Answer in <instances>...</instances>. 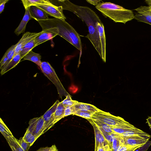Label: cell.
<instances>
[{"mask_svg":"<svg viewBox=\"0 0 151 151\" xmlns=\"http://www.w3.org/2000/svg\"><path fill=\"white\" fill-rule=\"evenodd\" d=\"M151 145V141H148L144 145L137 148L134 151H146Z\"/></svg>","mask_w":151,"mask_h":151,"instance_id":"obj_33","label":"cell"},{"mask_svg":"<svg viewBox=\"0 0 151 151\" xmlns=\"http://www.w3.org/2000/svg\"><path fill=\"white\" fill-rule=\"evenodd\" d=\"M123 137L137 136L149 139L151 135L138 129H137L125 132L120 135Z\"/></svg>","mask_w":151,"mask_h":151,"instance_id":"obj_17","label":"cell"},{"mask_svg":"<svg viewBox=\"0 0 151 151\" xmlns=\"http://www.w3.org/2000/svg\"><path fill=\"white\" fill-rule=\"evenodd\" d=\"M22 59L20 53L15 55L12 59L4 67L1 69L0 74L1 75L15 67Z\"/></svg>","mask_w":151,"mask_h":151,"instance_id":"obj_16","label":"cell"},{"mask_svg":"<svg viewBox=\"0 0 151 151\" xmlns=\"http://www.w3.org/2000/svg\"><path fill=\"white\" fill-rule=\"evenodd\" d=\"M93 114L90 111H78L75 112L73 114L88 119H91L92 116Z\"/></svg>","mask_w":151,"mask_h":151,"instance_id":"obj_29","label":"cell"},{"mask_svg":"<svg viewBox=\"0 0 151 151\" xmlns=\"http://www.w3.org/2000/svg\"><path fill=\"white\" fill-rule=\"evenodd\" d=\"M86 1L89 3L96 6L97 4L101 1V0H86Z\"/></svg>","mask_w":151,"mask_h":151,"instance_id":"obj_36","label":"cell"},{"mask_svg":"<svg viewBox=\"0 0 151 151\" xmlns=\"http://www.w3.org/2000/svg\"><path fill=\"white\" fill-rule=\"evenodd\" d=\"M0 132L5 137L6 136L13 137L12 133L0 118Z\"/></svg>","mask_w":151,"mask_h":151,"instance_id":"obj_25","label":"cell"},{"mask_svg":"<svg viewBox=\"0 0 151 151\" xmlns=\"http://www.w3.org/2000/svg\"><path fill=\"white\" fill-rule=\"evenodd\" d=\"M145 1L148 5V6L151 9V0H146Z\"/></svg>","mask_w":151,"mask_h":151,"instance_id":"obj_40","label":"cell"},{"mask_svg":"<svg viewBox=\"0 0 151 151\" xmlns=\"http://www.w3.org/2000/svg\"><path fill=\"white\" fill-rule=\"evenodd\" d=\"M18 43L12 46L5 53L8 59V63L12 59L14 56L15 50ZM2 69V68H1Z\"/></svg>","mask_w":151,"mask_h":151,"instance_id":"obj_27","label":"cell"},{"mask_svg":"<svg viewBox=\"0 0 151 151\" xmlns=\"http://www.w3.org/2000/svg\"><path fill=\"white\" fill-rule=\"evenodd\" d=\"M41 31L39 32H27L24 33L21 39L18 41V44L16 46L14 56L17 54L20 53L21 49L27 43L32 40L36 37L40 35Z\"/></svg>","mask_w":151,"mask_h":151,"instance_id":"obj_10","label":"cell"},{"mask_svg":"<svg viewBox=\"0 0 151 151\" xmlns=\"http://www.w3.org/2000/svg\"><path fill=\"white\" fill-rule=\"evenodd\" d=\"M58 35V29L54 27L42 30L40 34L35 38V46Z\"/></svg>","mask_w":151,"mask_h":151,"instance_id":"obj_8","label":"cell"},{"mask_svg":"<svg viewBox=\"0 0 151 151\" xmlns=\"http://www.w3.org/2000/svg\"><path fill=\"white\" fill-rule=\"evenodd\" d=\"M96 131L95 135L96 141L100 144H102L105 140L104 137L101 132L99 131V129Z\"/></svg>","mask_w":151,"mask_h":151,"instance_id":"obj_31","label":"cell"},{"mask_svg":"<svg viewBox=\"0 0 151 151\" xmlns=\"http://www.w3.org/2000/svg\"><path fill=\"white\" fill-rule=\"evenodd\" d=\"M18 142L21 147L24 151H28L30 147L31 146V144L25 141L23 139V137L20 138L18 140Z\"/></svg>","mask_w":151,"mask_h":151,"instance_id":"obj_30","label":"cell"},{"mask_svg":"<svg viewBox=\"0 0 151 151\" xmlns=\"http://www.w3.org/2000/svg\"><path fill=\"white\" fill-rule=\"evenodd\" d=\"M41 58V56L40 54L35 53L31 50L24 57L23 60H27L31 61L40 67L42 62Z\"/></svg>","mask_w":151,"mask_h":151,"instance_id":"obj_19","label":"cell"},{"mask_svg":"<svg viewBox=\"0 0 151 151\" xmlns=\"http://www.w3.org/2000/svg\"><path fill=\"white\" fill-rule=\"evenodd\" d=\"M49 151H58V150L56 145H54L50 147Z\"/></svg>","mask_w":151,"mask_h":151,"instance_id":"obj_37","label":"cell"},{"mask_svg":"<svg viewBox=\"0 0 151 151\" xmlns=\"http://www.w3.org/2000/svg\"><path fill=\"white\" fill-rule=\"evenodd\" d=\"M21 1L25 9L31 6L53 4L48 0H22Z\"/></svg>","mask_w":151,"mask_h":151,"instance_id":"obj_18","label":"cell"},{"mask_svg":"<svg viewBox=\"0 0 151 151\" xmlns=\"http://www.w3.org/2000/svg\"><path fill=\"white\" fill-rule=\"evenodd\" d=\"M65 108L63 106L62 101L60 102L58 105L54 114L55 124L65 117Z\"/></svg>","mask_w":151,"mask_h":151,"instance_id":"obj_22","label":"cell"},{"mask_svg":"<svg viewBox=\"0 0 151 151\" xmlns=\"http://www.w3.org/2000/svg\"><path fill=\"white\" fill-rule=\"evenodd\" d=\"M73 114V107L72 106H68L65 108V110L64 116Z\"/></svg>","mask_w":151,"mask_h":151,"instance_id":"obj_34","label":"cell"},{"mask_svg":"<svg viewBox=\"0 0 151 151\" xmlns=\"http://www.w3.org/2000/svg\"><path fill=\"white\" fill-rule=\"evenodd\" d=\"M78 102L77 101L72 100L70 95H68L62 102L64 107L66 108L68 106H73Z\"/></svg>","mask_w":151,"mask_h":151,"instance_id":"obj_28","label":"cell"},{"mask_svg":"<svg viewBox=\"0 0 151 151\" xmlns=\"http://www.w3.org/2000/svg\"><path fill=\"white\" fill-rule=\"evenodd\" d=\"M35 38L30 41L21 49L20 54L22 59L36 47Z\"/></svg>","mask_w":151,"mask_h":151,"instance_id":"obj_23","label":"cell"},{"mask_svg":"<svg viewBox=\"0 0 151 151\" xmlns=\"http://www.w3.org/2000/svg\"><path fill=\"white\" fill-rule=\"evenodd\" d=\"M60 102L57 100L42 116L45 122V132L55 124L54 114Z\"/></svg>","mask_w":151,"mask_h":151,"instance_id":"obj_9","label":"cell"},{"mask_svg":"<svg viewBox=\"0 0 151 151\" xmlns=\"http://www.w3.org/2000/svg\"><path fill=\"white\" fill-rule=\"evenodd\" d=\"M40 68L44 75L55 86L60 98L62 99L63 96H66L69 95L58 78L54 69L48 62H42Z\"/></svg>","mask_w":151,"mask_h":151,"instance_id":"obj_4","label":"cell"},{"mask_svg":"<svg viewBox=\"0 0 151 151\" xmlns=\"http://www.w3.org/2000/svg\"><path fill=\"white\" fill-rule=\"evenodd\" d=\"M134 10H135L137 12H145L151 15V9L148 6H141L134 9Z\"/></svg>","mask_w":151,"mask_h":151,"instance_id":"obj_32","label":"cell"},{"mask_svg":"<svg viewBox=\"0 0 151 151\" xmlns=\"http://www.w3.org/2000/svg\"><path fill=\"white\" fill-rule=\"evenodd\" d=\"M9 0H0V14H1L3 11L5 4Z\"/></svg>","mask_w":151,"mask_h":151,"instance_id":"obj_35","label":"cell"},{"mask_svg":"<svg viewBox=\"0 0 151 151\" xmlns=\"http://www.w3.org/2000/svg\"><path fill=\"white\" fill-rule=\"evenodd\" d=\"M29 12L32 18L37 22L48 19V15L37 6L29 7Z\"/></svg>","mask_w":151,"mask_h":151,"instance_id":"obj_12","label":"cell"},{"mask_svg":"<svg viewBox=\"0 0 151 151\" xmlns=\"http://www.w3.org/2000/svg\"><path fill=\"white\" fill-rule=\"evenodd\" d=\"M121 137L122 143L124 145L132 146L144 145L149 140L139 137Z\"/></svg>","mask_w":151,"mask_h":151,"instance_id":"obj_11","label":"cell"},{"mask_svg":"<svg viewBox=\"0 0 151 151\" xmlns=\"http://www.w3.org/2000/svg\"><path fill=\"white\" fill-rule=\"evenodd\" d=\"M95 7L104 15L115 22L125 24L134 19V14L132 11L110 2H100Z\"/></svg>","mask_w":151,"mask_h":151,"instance_id":"obj_3","label":"cell"},{"mask_svg":"<svg viewBox=\"0 0 151 151\" xmlns=\"http://www.w3.org/2000/svg\"><path fill=\"white\" fill-rule=\"evenodd\" d=\"M91 119L93 120L101 122L111 127H120L130 124L120 117L114 116L109 112L100 109L93 114Z\"/></svg>","mask_w":151,"mask_h":151,"instance_id":"obj_5","label":"cell"},{"mask_svg":"<svg viewBox=\"0 0 151 151\" xmlns=\"http://www.w3.org/2000/svg\"><path fill=\"white\" fill-rule=\"evenodd\" d=\"M48 15L55 18L65 20L66 18L63 13V9L61 6L51 5H41L37 6Z\"/></svg>","mask_w":151,"mask_h":151,"instance_id":"obj_7","label":"cell"},{"mask_svg":"<svg viewBox=\"0 0 151 151\" xmlns=\"http://www.w3.org/2000/svg\"><path fill=\"white\" fill-rule=\"evenodd\" d=\"M63 10L69 11L84 22L87 26L88 33L86 36L90 41L101 59L103 54L97 24L101 21L96 13L90 8L77 5L68 0H58Z\"/></svg>","mask_w":151,"mask_h":151,"instance_id":"obj_1","label":"cell"},{"mask_svg":"<svg viewBox=\"0 0 151 151\" xmlns=\"http://www.w3.org/2000/svg\"><path fill=\"white\" fill-rule=\"evenodd\" d=\"M97 151H104V150L103 147L101 146H99L98 148Z\"/></svg>","mask_w":151,"mask_h":151,"instance_id":"obj_41","label":"cell"},{"mask_svg":"<svg viewBox=\"0 0 151 151\" xmlns=\"http://www.w3.org/2000/svg\"><path fill=\"white\" fill-rule=\"evenodd\" d=\"M73 107V114L75 112L78 111H90L94 113L99 110L93 105L78 101Z\"/></svg>","mask_w":151,"mask_h":151,"instance_id":"obj_15","label":"cell"},{"mask_svg":"<svg viewBox=\"0 0 151 151\" xmlns=\"http://www.w3.org/2000/svg\"><path fill=\"white\" fill-rule=\"evenodd\" d=\"M23 139L25 141L31 144V145L37 139L33 134L27 130L23 137Z\"/></svg>","mask_w":151,"mask_h":151,"instance_id":"obj_26","label":"cell"},{"mask_svg":"<svg viewBox=\"0 0 151 151\" xmlns=\"http://www.w3.org/2000/svg\"><path fill=\"white\" fill-rule=\"evenodd\" d=\"M27 130L33 134L37 139L45 132V122L43 116L30 120Z\"/></svg>","mask_w":151,"mask_h":151,"instance_id":"obj_6","label":"cell"},{"mask_svg":"<svg viewBox=\"0 0 151 151\" xmlns=\"http://www.w3.org/2000/svg\"><path fill=\"white\" fill-rule=\"evenodd\" d=\"M38 22L42 30L56 27L58 35L65 39L80 51V59L82 53V46L80 35L70 24L65 20L55 18L49 19Z\"/></svg>","mask_w":151,"mask_h":151,"instance_id":"obj_2","label":"cell"},{"mask_svg":"<svg viewBox=\"0 0 151 151\" xmlns=\"http://www.w3.org/2000/svg\"><path fill=\"white\" fill-rule=\"evenodd\" d=\"M134 19L138 22H144L151 25V15L146 13H135Z\"/></svg>","mask_w":151,"mask_h":151,"instance_id":"obj_21","label":"cell"},{"mask_svg":"<svg viewBox=\"0 0 151 151\" xmlns=\"http://www.w3.org/2000/svg\"><path fill=\"white\" fill-rule=\"evenodd\" d=\"M6 139L10 147L14 148L17 151H24L19 145L18 139L15 138L14 136L4 137Z\"/></svg>","mask_w":151,"mask_h":151,"instance_id":"obj_24","label":"cell"},{"mask_svg":"<svg viewBox=\"0 0 151 151\" xmlns=\"http://www.w3.org/2000/svg\"><path fill=\"white\" fill-rule=\"evenodd\" d=\"M112 128L114 133L119 135L127 131L134 130L138 129L130 124L122 126L112 127Z\"/></svg>","mask_w":151,"mask_h":151,"instance_id":"obj_20","label":"cell"},{"mask_svg":"<svg viewBox=\"0 0 151 151\" xmlns=\"http://www.w3.org/2000/svg\"><path fill=\"white\" fill-rule=\"evenodd\" d=\"M96 25L101 44L103 54L102 60L105 63L106 61V38L104 26L102 22H98Z\"/></svg>","mask_w":151,"mask_h":151,"instance_id":"obj_13","label":"cell"},{"mask_svg":"<svg viewBox=\"0 0 151 151\" xmlns=\"http://www.w3.org/2000/svg\"><path fill=\"white\" fill-rule=\"evenodd\" d=\"M50 147H41L37 150V151H49Z\"/></svg>","mask_w":151,"mask_h":151,"instance_id":"obj_38","label":"cell"},{"mask_svg":"<svg viewBox=\"0 0 151 151\" xmlns=\"http://www.w3.org/2000/svg\"><path fill=\"white\" fill-rule=\"evenodd\" d=\"M29 7L25 9L24 15L18 27L15 29L14 32L17 35L25 31L26 25L28 22L32 19L29 12Z\"/></svg>","mask_w":151,"mask_h":151,"instance_id":"obj_14","label":"cell"},{"mask_svg":"<svg viewBox=\"0 0 151 151\" xmlns=\"http://www.w3.org/2000/svg\"><path fill=\"white\" fill-rule=\"evenodd\" d=\"M146 120L147 122L151 129V117H148Z\"/></svg>","mask_w":151,"mask_h":151,"instance_id":"obj_39","label":"cell"}]
</instances>
